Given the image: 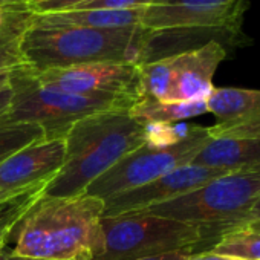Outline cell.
I'll return each mask as SVG.
<instances>
[{
    "instance_id": "cell-2",
    "label": "cell",
    "mask_w": 260,
    "mask_h": 260,
    "mask_svg": "<svg viewBox=\"0 0 260 260\" xmlns=\"http://www.w3.org/2000/svg\"><path fill=\"white\" fill-rule=\"evenodd\" d=\"M143 122L128 110H107L74 122L66 140V156L43 196H78L119 159L144 146Z\"/></svg>"
},
{
    "instance_id": "cell-17",
    "label": "cell",
    "mask_w": 260,
    "mask_h": 260,
    "mask_svg": "<svg viewBox=\"0 0 260 260\" xmlns=\"http://www.w3.org/2000/svg\"><path fill=\"white\" fill-rule=\"evenodd\" d=\"M128 113L138 121L144 122H179L188 118H194L208 113L205 101H188V103H159L152 100L137 101Z\"/></svg>"
},
{
    "instance_id": "cell-1",
    "label": "cell",
    "mask_w": 260,
    "mask_h": 260,
    "mask_svg": "<svg viewBox=\"0 0 260 260\" xmlns=\"http://www.w3.org/2000/svg\"><path fill=\"white\" fill-rule=\"evenodd\" d=\"M104 201L86 193L40 196L11 228L13 254L49 260H96L104 251Z\"/></svg>"
},
{
    "instance_id": "cell-24",
    "label": "cell",
    "mask_w": 260,
    "mask_h": 260,
    "mask_svg": "<svg viewBox=\"0 0 260 260\" xmlns=\"http://www.w3.org/2000/svg\"><path fill=\"white\" fill-rule=\"evenodd\" d=\"M252 222H260V198L249 207V210L230 228V230H233V228H239V226H243V225H248V223H252ZM228 230V231H230ZM226 233V231H225Z\"/></svg>"
},
{
    "instance_id": "cell-19",
    "label": "cell",
    "mask_w": 260,
    "mask_h": 260,
    "mask_svg": "<svg viewBox=\"0 0 260 260\" xmlns=\"http://www.w3.org/2000/svg\"><path fill=\"white\" fill-rule=\"evenodd\" d=\"M196 125L179 121V122H144L143 125V140L144 146L149 149H169L184 140H187Z\"/></svg>"
},
{
    "instance_id": "cell-27",
    "label": "cell",
    "mask_w": 260,
    "mask_h": 260,
    "mask_svg": "<svg viewBox=\"0 0 260 260\" xmlns=\"http://www.w3.org/2000/svg\"><path fill=\"white\" fill-rule=\"evenodd\" d=\"M26 190H28V188H26ZM26 190L17 191V190H2V188H0V205L5 204V202H8V201H11V199H14V198H17L19 194H22V193L26 191Z\"/></svg>"
},
{
    "instance_id": "cell-29",
    "label": "cell",
    "mask_w": 260,
    "mask_h": 260,
    "mask_svg": "<svg viewBox=\"0 0 260 260\" xmlns=\"http://www.w3.org/2000/svg\"><path fill=\"white\" fill-rule=\"evenodd\" d=\"M31 0H0V7L7 5H28Z\"/></svg>"
},
{
    "instance_id": "cell-7",
    "label": "cell",
    "mask_w": 260,
    "mask_h": 260,
    "mask_svg": "<svg viewBox=\"0 0 260 260\" xmlns=\"http://www.w3.org/2000/svg\"><path fill=\"white\" fill-rule=\"evenodd\" d=\"M226 49L217 43L138 64L140 100L159 103L205 101L213 86V75L226 58Z\"/></svg>"
},
{
    "instance_id": "cell-11",
    "label": "cell",
    "mask_w": 260,
    "mask_h": 260,
    "mask_svg": "<svg viewBox=\"0 0 260 260\" xmlns=\"http://www.w3.org/2000/svg\"><path fill=\"white\" fill-rule=\"evenodd\" d=\"M226 173L230 172L198 166L193 162L178 167L141 187L106 199L103 217H115L125 213L144 211L156 204L187 194Z\"/></svg>"
},
{
    "instance_id": "cell-28",
    "label": "cell",
    "mask_w": 260,
    "mask_h": 260,
    "mask_svg": "<svg viewBox=\"0 0 260 260\" xmlns=\"http://www.w3.org/2000/svg\"><path fill=\"white\" fill-rule=\"evenodd\" d=\"M11 77H13V71H5L0 72V90L8 87L11 84Z\"/></svg>"
},
{
    "instance_id": "cell-9",
    "label": "cell",
    "mask_w": 260,
    "mask_h": 260,
    "mask_svg": "<svg viewBox=\"0 0 260 260\" xmlns=\"http://www.w3.org/2000/svg\"><path fill=\"white\" fill-rule=\"evenodd\" d=\"M248 7V0H153L143 11L141 26L147 31L219 29L248 37L242 29Z\"/></svg>"
},
{
    "instance_id": "cell-20",
    "label": "cell",
    "mask_w": 260,
    "mask_h": 260,
    "mask_svg": "<svg viewBox=\"0 0 260 260\" xmlns=\"http://www.w3.org/2000/svg\"><path fill=\"white\" fill-rule=\"evenodd\" d=\"M46 138L45 128L37 124L19 122L0 125V162L20 149Z\"/></svg>"
},
{
    "instance_id": "cell-8",
    "label": "cell",
    "mask_w": 260,
    "mask_h": 260,
    "mask_svg": "<svg viewBox=\"0 0 260 260\" xmlns=\"http://www.w3.org/2000/svg\"><path fill=\"white\" fill-rule=\"evenodd\" d=\"M210 138L208 127L196 125L194 132L187 140L173 147L156 150L141 146L96 178L84 193L106 201L119 193L141 187L178 167L191 164Z\"/></svg>"
},
{
    "instance_id": "cell-25",
    "label": "cell",
    "mask_w": 260,
    "mask_h": 260,
    "mask_svg": "<svg viewBox=\"0 0 260 260\" xmlns=\"http://www.w3.org/2000/svg\"><path fill=\"white\" fill-rule=\"evenodd\" d=\"M11 100H13V87L10 84L8 87L0 90V116H2L8 110V107L11 104Z\"/></svg>"
},
{
    "instance_id": "cell-21",
    "label": "cell",
    "mask_w": 260,
    "mask_h": 260,
    "mask_svg": "<svg viewBox=\"0 0 260 260\" xmlns=\"http://www.w3.org/2000/svg\"><path fill=\"white\" fill-rule=\"evenodd\" d=\"M153 4V0H86V2L71 8V10H138L147 8ZM66 11V10H64Z\"/></svg>"
},
{
    "instance_id": "cell-3",
    "label": "cell",
    "mask_w": 260,
    "mask_h": 260,
    "mask_svg": "<svg viewBox=\"0 0 260 260\" xmlns=\"http://www.w3.org/2000/svg\"><path fill=\"white\" fill-rule=\"evenodd\" d=\"M146 29L130 28H36L23 36L22 54L26 68L42 72L89 63L140 64Z\"/></svg>"
},
{
    "instance_id": "cell-18",
    "label": "cell",
    "mask_w": 260,
    "mask_h": 260,
    "mask_svg": "<svg viewBox=\"0 0 260 260\" xmlns=\"http://www.w3.org/2000/svg\"><path fill=\"white\" fill-rule=\"evenodd\" d=\"M210 249L237 260H260V231L248 226L233 228L223 233Z\"/></svg>"
},
{
    "instance_id": "cell-10",
    "label": "cell",
    "mask_w": 260,
    "mask_h": 260,
    "mask_svg": "<svg viewBox=\"0 0 260 260\" xmlns=\"http://www.w3.org/2000/svg\"><path fill=\"white\" fill-rule=\"evenodd\" d=\"M29 69V68H28ZM34 80L45 87L86 95L140 98V72L134 63H89L71 68H57L42 72L29 69Z\"/></svg>"
},
{
    "instance_id": "cell-5",
    "label": "cell",
    "mask_w": 260,
    "mask_h": 260,
    "mask_svg": "<svg viewBox=\"0 0 260 260\" xmlns=\"http://www.w3.org/2000/svg\"><path fill=\"white\" fill-rule=\"evenodd\" d=\"M260 198V169L222 175L208 184L156 204L146 213L205 228L216 240L228 231Z\"/></svg>"
},
{
    "instance_id": "cell-4",
    "label": "cell",
    "mask_w": 260,
    "mask_h": 260,
    "mask_svg": "<svg viewBox=\"0 0 260 260\" xmlns=\"http://www.w3.org/2000/svg\"><path fill=\"white\" fill-rule=\"evenodd\" d=\"M13 100L0 116V125L29 122L45 128L46 138H63L78 119L107 110H130V98L86 96L40 86L28 68L13 71Z\"/></svg>"
},
{
    "instance_id": "cell-31",
    "label": "cell",
    "mask_w": 260,
    "mask_h": 260,
    "mask_svg": "<svg viewBox=\"0 0 260 260\" xmlns=\"http://www.w3.org/2000/svg\"><path fill=\"white\" fill-rule=\"evenodd\" d=\"M4 22H5V7H0V29L4 26Z\"/></svg>"
},
{
    "instance_id": "cell-6",
    "label": "cell",
    "mask_w": 260,
    "mask_h": 260,
    "mask_svg": "<svg viewBox=\"0 0 260 260\" xmlns=\"http://www.w3.org/2000/svg\"><path fill=\"white\" fill-rule=\"evenodd\" d=\"M104 251L96 260H134L214 242L205 228L146 211L103 217Z\"/></svg>"
},
{
    "instance_id": "cell-14",
    "label": "cell",
    "mask_w": 260,
    "mask_h": 260,
    "mask_svg": "<svg viewBox=\"0 0 260 260\" xmlns=\"http://www.w3.org/2000/svg\"><path fill=\"white\" fill-rule=\"evenodd\" d=\"M191 162L225 172L260 169V137L210 138Z\"/></svg>"
},
{
    "instance_id": "cell-13",
    "label": "cell",
    "mask_w": 260,
    "mask_h": 260,
    "mask_svg": "<svg viewBox=\"0 0 260 260\" xmlns=\"http://www.w3.org/2000/svg\"><path fill=\"white\" fill-rule=\"evenodd\" d=\"M205 103L219 121L208 127L211 138L260 137V90L214 87Z\"/></svg>"
},
{
    "instance_id": "cell-30",
    "label": "cell",
    "mask_w": 260,
    "mask_h": 260,
    "mask_svg": "<svg viewBox=\"0 0 260 260\" xmlns=\"http://www.w3.org/2000/svg\"><path fill=\"white\" fill-rule=\"evenodd\" d=\"M46 2H49V0H31V2L28 4V7L29 8H34V7H39V5L46 4Z\"/></svg>"
},
{
    "instance_id": "cell-32",
    "label": "cell",
    "mask_w": 260,
    "mask_h": 260,
    "mask_svg": "<svg viewBox=\"0 0 260 260\" xmlns=\"http://www.w3.org/2000/svg\"><path fill=\"white\" fill-rule=\"evenodd\" d=\"M243 226H248V228H252L255 231H260V222H252V223H248V225H243Z\"/></svg>"
},
{
    "instance_id": "cell-16",
    "label": "cell",
    "mask_w": 260,
    "mask_h": 260,
    "mask_svg": "<svg viewBox=\"0 0 260 260\" xmlns=\"http://www.w3.org/2000/svg\"><path fill=\"white\" fill-rule=\"evenodd\" d=\"M32 11L28 5H7L5 22L0 29V72L26 68L22 42L29 28Z\"/></svg>"
},
{
    "instance_id": "cell-23",
    "label": "cell",
    "mask_w": 260,
    "mask_h": 260,
    "mask_svg": "<svg viewBox=\"0 0 260 260\" xmlns=\"http://www.w3.org/2000/svg\"><path fill=\"white\" fill-rule=\"evenodd\" d=\"M193 249L194 248H185V249L170 251V252H164V254L140 257V258H134V260H185L190 254H193Z\"/></svg>"
},
{
    "instance_id": "cell-15",
    "label": "cell",
    "mask_w": 260,
    "mask_h": 260,
    "mask_svg": "<svg viewBox=\"0 0 260 260\" xmlns=\"http://www.w3.org/2000/svg\"><path fill=\"white\" fill-rule=\"evenodd\" d=\"M144 8L138 10H66L58 13H45L31 16L29 26L36 28H58V26H75V28H130L141 25Z\"/></svg>"
},
{
    "instance_id": "cell-26",
    "label": "cell",
    "mask_w": 260,
    "mask_h": 260,
    "mask_svg": "<svg viewBox=\"0 0 260 260\" xmlns=\"http://www.w3.org/2000/svg\"><path fill=\"white\" fill-rule=\"evenodd\" d=\"M0 260H49V258H34V257H22L16 255L11 251H5L4 248L0 249Z\"/></svg>"
},
{
    "instance_id": "cell-12",
    "label": "cell",
    "mask_w": 260,
    "mask_h": 260,
    "mask_svg": "<svg viewBox=\"0 0 260 260\" xmlns=\"http://www.w3.org/2000/svg\"><path fill=\"white\" fill-rule=\"evenodd\" d=\"M64 156V137L39 140L0 162V188L20 191L49 182L61 169Z\"/></svg>"
},
{
    "instance_id": "cell-22",
    "label": "cell",
    "mask_w": 260,
    "mask_h": 260,
    "mask_svg": "<svg viewBox=\"0 0 260 260\" xmlns=\"http://www.w3.org/2000/svg\"><path fill=\"white\" fill-rule=\"evenodd\" d=\"M86 2V0H49L46 4H42L39 7L29 8L34 14H45V13H58L64 10H71L80 4Z\"/></svg>"
}]
</instances>
